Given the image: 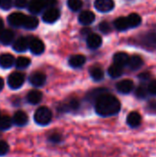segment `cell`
Instances as JSON below:
<instances>
[{
  "label": "cell",
  "instance_id": "1",
  "mask_svg": "<svg viewBox=\"0 0 156 157\" xmlns=\"http://www.w3.org/2000/svg\"><path fill=\"white\" fill-rule=\"evenodd\" d=\"M121 109L120 100L113 95L103 93L95 101V110L101 117H111L117 115Z\"/></svg>",
  "mask_w": 156,
  "mask_h": 157
},
{
  "label": "cell",
  "instance_id": "2",
  "mask_svg": "<svg viewBox=\"0 0 156 157\" xmlns=\"http://www.w3.org/2000/svg\"><path fill=\"white\" fill-rule=\"evenodd\" d=\"M52 119V113L47 107L39 108L34 114V121L40 126H46L51 123Z\"/></svg>",
  "mask_w": 156,
  "mask_h": 157
},
{
  "label": "cell",
  "instance_id": "3",
  "mask_svg": "<svg viewBox=\"0 0 156 157\" xmlns=\"http://www.w3.org/2000/svg\"><path fill=\"white\" fill-rule=\"evenodd\" d=\"M25 82V76L23 74L19 72L12 73L7 78V84L10 88L12 89H18L20 88Z\"/></svg>",
  "mask_w": 156,
  "mask_h": 157
},
{
  "label": "cell",
  "instance_id": "4",
  "mask_svg": "<svg viewBox=\"0 0 156 157\" xmlns=\"http://www.w3.org/2000/svg\"><path fill=\"white\" fill-rule=\"evenodd\" d=\"M142 45L149 50H156V30L146 32L141 37Z\"/></svg>",
  "mask_w": 156,
  "mask_h": 157
},
{
  "label": "cell",
  "instance_id": "5",
  "mask_svg": "<svg viewBox=\"0 0 156 157\" xmlns=\"http://www.w3.org/2000/svg\"><path fill=\"white\" fill-rule=\"evenodd\" d=\"M80 108V102L77 98H70L66 100L65 102L62 103L59 107V111L62 113H66V112H75L78 110Z\"/></svg>",
  "mask_w": 156,
  "mask_h": 157
},
{
  "label": "cell",
  "instance_id": "6",
  "mask_svg": "<svg viewBox=\"0 0 156 157\" xmlns=\"http://www.w3.org/2000/svg\"><path fill=\"white\" fill-rule=\"evenodd\" d=\"M26 15H24L23 13L20 12H14L12 14H10L7 17V21L9 23V25H11L12 27L15 28H18V27H23V24L25 22L26 19Z\"/></svg>",
  "mask_w": 156,
  "mask_h": 157
},
{
  "label": "cell",
  "instance_id": "7",
  "mask_svg": "<svg viewBox=\"0 0 156 157\" xmlns=\"http://www.w3.org/2000/svg\"><path fill=\"white\" fill-rule=\"evenodd\" d=\"M116 88L120 94H130L134 88V83L130 79L121 80L119 83H117Z\"/></svg>",
  "mask_w": 156,
  "mask_h": 157
},
{
  "label": "cell",
  "instance_id": "8",
  "mask_svg": "<svg viewBox=\"0 0 156 157\" xmlns=\"http://www.w3.org/2000/svg\"><path fill=\"white\" fill-rule=\"evenodd\" d=\"M29 81L33 86L40 87L46 82V75L41 72H34L30 75Z\"/></svg>",
  "mask_w": 156,
  "mask_h": 157
},
{
  "label": "cell",
  "instance_id": "9",
  "mask_svg": "<svg viewBox=\"0 0 156 157\" xmlns=\"http://www.w3.org/2000/svg\"><path fill=\"white\" fill-rule=\"evenodd\" d=\"M60 17V11L55 7L48 8L42 15V19L46 23H53Z\"/></svg>",
  "mask_w": 156,
  "mask_h": 157
},
{
  "label": "cell",
  "instance_id": "10",
  "mask_svg": "<svg viewBox=\"0 0 156 157\" xmlns=\"http://www.w3.org/2000/svg\"><path fill=\"white\" fill-rule=\"evenodd\" d=\"M114 1L113 0H96L95 7L99 12H108L114 8Z\"/></svg>",
  "mask_w": 156,
  "mask_h": 157
},
{
  "label": "cell",
  "instance_id": "11",
  "mask_svg": "<svg viewBox=\"0 0 156 157\" xmlns=\"http://www.w3.org/2000/svg\"><path fill=\"white\" fill-rule=\"evenodd\" d=\"M29 49L33 54L39 55L44 52L45 46H44V43L40 39L33 38L29 40Z\"/></svg>",
  "mask_w": 156,
  "mask_h": 157
},
{
  "label": "cell",
  "instance_id": "12",
  "mask_svg": "<svg viewBox=\"0 0 156 157\" xmlns=\"http://www.w3.org/2000/svg\"><path fill=\"white\" fill-rule=\"evenodd\" d=\"M15 38V32L9 29H3L0 31V42L4 45H9L12 43Z\"/></svg>",
  "mask_w": 156,
  "mask_h": 157
},
{
  "label": "cell",
  "instance_id": "13",
  "mask_svg": "<svg viewBox=\"0 0 156 157\" xmlns=\"http://www.w3.org/2000/svg\"><path fill=\"white\" fill-rule=\"evenodd\" d=\"M13 123L17 126H19V127H23L25 125L28 124L29 122V117L28 115L22 111V110H18L17 111L14 116H13Z\"/></svg>",
  "mask_w": 156,
  "mask_h": 157
},
{
  "label": "cell",
  "instance_id": "14",
  "mask_svg": "<svg viewBox=\"0 0 156 157\" xmlns=\"http://www.w3.org/2000/svg\"><path fill=\"white\" fill-rule=\"evenodd\" d=\"M126 121H127V124L131 128L134 129V128H137V127H139L141 125V123H142V117H141V115L137 111H131L128 115Z\"/></svg>",
  "mask_w": 156,
  "mask_h": 157
},
{
  "label": "cell",
  "instance_id": "15",
  "mask_svg": "<svg viewBox=\"0 0 156 157\" xmlns=\"http://www.w3.org/2000/svg\"><path fill=\"white\" fill-rule=\"evenodd\" d=\"M86 42H87V46L90 49H97L101 46L102 44V39L99 35L95 34V33H91L87 36L86 39Z\"/></svg>",
  "mask_w": 156,
  "mask_h": 157
},
{
  "label": "cell",
  "instance_id": "16",
  "mask_svg": "<svg viewBox=\"0 0 156 157\" xmlns=\"http://www.w3.org/2000/svg\"><path fill=\"white\" fill-rule=\"evenodd\" d=\"M28 48H29V40L25 37H21L17 39L13 43V49L17 52H23L27 51Z\"/></svg>",
  "mask_w": 156,
  "mask_h": 157
},
{
  "label": "cell",
  "instance_id": "17",
  "mask_svg": "<svg viewBox=\"0 0 156 157\" xmlns=\"http://www.w3.org/2000/svg\"><path fill=\"white\" fill-rule=\"evenodd\" d=\"M42 99V93L39 90H31L27 95V101L31 105L39 104Z\"/></svg>",
  "mask_w": 156,
  "mask_h": 157
},
{
  "label": "cell",
  "instance_id": "18",
  "mask_svg": "<svg viewBox=\"0 0 156 157\" xmlns=\"http://www.w3.org/2000/svg\"><path fill=\"white\" fill-rule=\"evenodd\" d=\"M44 4L42 0H30L28 5V9L32 14H39L44 8Z\"/></svg>",
  "mask_w": 156,
  "mask_h": 157
},
{
  "label": "cell",
  "instance_id": "19",
  "mask_svg": "<svg viewBox=\"0 0 156 157\" xmlns=\"http://www.w3.org/2000/svg\"><path fill=\"white\" fill-rule=\"evenodd\" d=\"M78 20L83 25H89V24L93 23V21L95 20V15L93 12L86 10V11H83L82 13H80L79 17H78Z\"/></svg>",
  "mask_w": 156,
  "mask_h": 157
},
{
  "label": "cell",
  "instance_id": "20",
  "mask_svg": "<svg viewBox=\"0 0 156 157\" xmlns=\"http://www.w3.org/2000/svg\"><path fill=\"white\" fill-rule=\"evenodd\" d=\"M143 64V60L141 56L139 55H133L131 57H130L129 59V62H128V67L131 69V70H138L140 69Z\"/></svg>",
  "mask_w": 156,
  "mask_h": 157
},
{
  "label": "cell",
  "instance_id": "21",
  "mask_svg": "<svg viewBox=\"0 0 156 157\" xmlns=\"http://www.w3.org/2000/svg\"><path fill=\"white\" fill-rule=\"evenodd\" d=\"M15 63L14 56L9 53H5L0 56V66L5 69H8Z\"/></svg>",
  "mask_w": 156,
  "mask_h": 157
},
{
  "label": "cell",
  "instance_id": "22",
  "mask_svg": "<svg viewBox=\"0 0 156 157\" xmlns=\"http://www.w3.org/2000/svg\"><path fill=\"white\" fill-rule=\"evenodd\" d=\"M129 59H130L129 55L126 52H122L115 53V55L113 57L114 63L117 64V65H120L121 67H123V66L128 64Z\"/></svg>",
  "mask_w": 156,
  "mask_h": 157
},
{
  "label": "cell",
  "instance_id": "23",
  "mask_svg": "<svg viewBox=\"0 0 156 157\" xmlns=\"http://www.w3.org/2000/svg\"><path fill=\"white\" fill-rule=\"evenodd\" d=\"M86 63V57L82 54H74L69 58V64L74 68H78L84 65Z\"/></svg>",
  "mask_w": 156,
  "mask_h": 157
},
{
  "label": "cell",
  "instance_id": "24",
  "mask_svg": "<svg viewBox=\"0 0 156 157\" xmlns=\"http://www.w3.org/2000/svg\"><path fill=\"white\" fill-rule=\"evenodd\" d=\"M89 74H90V76L92 77V79L97 82H99L104 78L103 70L99 66H97V65H94L89 69Z\"/></svg>",
  "mask_w": 156,
  "mask_h": 157
},
{
  "label": "cell",
  "instance_id": "25",
  "mask_svg": "<svg viewBox=\"0 0 156 157\" xmlns=\"http://www.w3.org/2000/svg\"><path fill=\"white\" fill-rule=\"evenodd\" d=\"M114 27L116 28V29L120 30V31L127 30L128 29H130V24H129L128 18L125 17H120L115 19Z\"/></svg>",
  "mask_w": 156,
  "mask_h": 157
},
{
  "label": "cell",
  "instance_id": "26",
  "mask_svg": "<svg viewBox=\"0 0 156 157\" xmlns=\"http://www.w3.org/2000/svg\"><path fill=\"white\" fill-rule=\"evenodd\" d=\"M39 25V20L36 17L34 16H27L25 22L23 24V28H25L26 29H35Z\"/></svg>",
  "mask_w": 156,
  "mask_h": 157
},
{
  "label": "cell",
  "instance_id": "27",
  "mask_svg": "<svg viewBox=\"0 0 156 157\" xmlns=\"http://www.w3.org/2000/svg\"><path fill=\"white\" fill-rule=\"evenodd\" d=\"M108 75L112 77V78H118L120 76L122 75L123 73V67L117 65L115 63H113L109 68H108Z\"/></svg>",
  "mask_w": 156,
  "mask_h": 157
},
{
  "label": "cell",
  "instance_id": "28",
  "mask_svg": "<svg viewBox=\"0 0 156 157\" xmlns=\"http://www.w3.org/2000/svg\"><path fill=\"white\" fill-rule=\"evenodd\" d=\"M127 18L130 24V28H136L142 23V17L136 13H131L129 15V17H127Z\"/></svg>",
  "mask_w": 156,
  "mask_h": 157
},
{
  "label": "cell",
  "instance_id": "29",
  "mask_svg": "<svg viewBox=\"0 0 156 157\" xmlns=\"http://www.w3.org/2000/svg\"><path fill=\"white\" fill-rule=\"evenodd\" d=\"M13 123V120L8 116L0 117V131H6L8 130Z\"/></svg>",
  "mask_w": 156,
  "mask_h": 157
},
{
  "label": "cell",
  "instance_id": "30",
  "mask_svg": "<svg viewBox=\"0 0 156 157\" xmlns=\"http://www.w3.org/2000/svg\"><path fill=\"white\" fill-rule=\"evenodd\" d=\"M15 64H16V67L18 69H25L30 64V60L28 57L20 56L16 60Z\"/></svg>",
  "mask_w": 156,
  "mask_h": 157
},
{
  "label": "cell",
  "instance_id": "31",
  "mask_svg": "<svg viewBox=\"0 0 156 157\" xmlns=\"http://www.w3.org/2000/svg\"><path fill=\"white\" fill-rule=\"evenodd\" d=\"M149 92H148V88L147 86L142 85V86H139L137 88H136V91H135V95L138 98L140 99H143V98H146V97L148 96Z\"/></svg>",
  "mask_w": 156,
  "mask_h": 157
},
{
  "label": "cell",
  "instance_id": "32",
  "mask_svg": "<svg viewBox=\"0 0 156 157\" xmlns=\"http://www.w3.org/2000/svg\"><path fill=\"white\" fill-rule=\"evenodd\" d=\"M67 5L69 6V8L73 11H77L82 7L83 2L82 0H68L67 1Z\"/></svg>",
  "mask_w": 156,
  "mask_h": 157
},
{
  "label": "cell",
  "instance_id": "33",
  "mask_svg": "<svg viewBox=\"0 0 156 157\" xmlns=\"http://www.w3.org/2000/svg\"><path fill=\"white\" fill-rule=\"evenodd\" d=\"M62 135L58 132H53V133H51L49 136H48V141L52 144H58L62 142Z\"/></svg>",
  "mask_w": 156,
  "mask_h": 157
},
{
  "label": "cell",
  "instance_id": "34",
  "mask_svg": "<svg viewBox=\"0 0 156 157\" xmlns=\"http://www.w3.org/2000/svg\"><path fill=\"white\" fill-rule=\"evenodd\" d=\"M99 29L102 33L104 34H108L111 31V27L110 25L107 22V21H102L99 24Z\"/></svg>",
  "mask_w": 156,
  "mask_h": 157
},
{
  "label": "cell",
  "instance_id": "35",
  "mask_svg": "<svg viewBox=\"0 0 156 157\" xmlns=\"http://www.w3.org/2000/svg\"><path fill=\"white\" fill-rule=\"evenodd\" d=\"M8 150H9L8 144L4 141H0V156L6 155Z\"/></svg>",
  "mask_w": 156,
  "mask_h": 157
},
{
  "label": "cell",
  "instance_id": "36",
  "mask_svg": "<svg viewBox=\"0 0 156 157\" xmlns=\"http://www.w3.org/2000/svg\"><path fill=\"white\" fill-rule=\"evenodd\" d=\"M147 88H148L149 94H151L153 96H156V80H152L148 84Z\"/></svg>",
  "mask_w": 156,
  "mask_h": 157
},
{
  "label": "cell",
  "instance_id": "37",
  "mask_svg": "<svg viewBox=\"0 0 156 157\" xmlns=\"http://www.w3.org/2000/svg\"><path fill=\"white\" fill-rule=\"evenodd\" d=\"M12 6V0H0V7L4 10H8Z\"/></svg>",
  "mask_w": 156,
  "mask_h": 157
},
{
  "label": "cell",
  "instance_id": "38",
  "mask_svg": "<svg viewBox=\"0 0 156 157\" xmlns=\"http://www.w3.org/2000/svg\"><path fill=\"white\" fill-rule=\"evenodd\" d=\"M147 110L151 113L156 112V100H151L147 104Z\"/></svg>",
  "mask_w": 156,
  "mask_h": 157
},
{
  "label": "cell",
  "instance_id": "39",
  "mask_svg": "<svg viewBox=\"0 0 156 157\" xmlns=\"http://www.w3.org/2000/svg\"><path fill=\"white\" fill-rule=\"evenodd\" d=\"M28 5V0H15V6L17 8H25Z\"/></svg>",
  "mask_w": 156,
  "mask_h": 157
},
{
  "label": "cell",
  "instance_id": "40",
  "mask_svg": "<svg viewBox=\"0 0 156 157\" xmlns=\"http://www.w3.org/2000/svg\"><path fill=\"white\" fill-rule=\"evenodd\" d=\"M43 4H44V6L45 7H48V8H51V7H53L57 1L56 0H42Z\"/></svg>",
  "mask_w": 156,
  "mask_h": 157
},
{
  "label": "cell",
  "instance_id": "41",
  "mask_svg": "<svg viewBox=\"0 0 156 157\" xmlns=\"http://www.w3.org/2000/svg\"><path fill=\"white\" fill-rule=\"evenodd\" d=\"M140 79L145 81V80H148L150 78V74L149 73H143V74H141V75L139 76Z\"/></svg>",
  "mask_w": 156,
  "mask_h": 157
},
{
  "label": "cell",
  "instance_id": "42",
  "mask_svg": "<svg viewBox=\"0 0 156 157\" xmlns=\"http://www.w3.org/2000/svg\"><path fill=\"white\" fill-rule=\"evenodd\" d=\"M3 87H4V80L0 77V91L3 89Z\"/></svg>",
  "mask_w": 156,
  "mask_h": 157
},
{
  "label": "cell",
  "instance_id": "43",
  "mask_svg": "<svg viewBox=\"0 0 156 157\" xmlns=\"http://www.w3.org/2000/svg\"><path fill=\"white\" fill-rule=\"evenodd\" d=\"M3 27H4V23H3V20H2V18H0V31L3 29Z\"/></svg>",
  "mask_w": 156,
  "mask_h": 157
},
{
  "label": "cell",
  "instance_id": "44",
  "mask_svg": "<svg viewBox=\"0 0 156 157\" xmlns=\"http://www.w3.org/2000/svg\"><path fill=\"white\" fill-rule=\"evenodd\" d=\"M0 117H1V116H0Z\"/></svg>",
  "mask_w": 156,
  "mask_h": 157
}]
</instances>
